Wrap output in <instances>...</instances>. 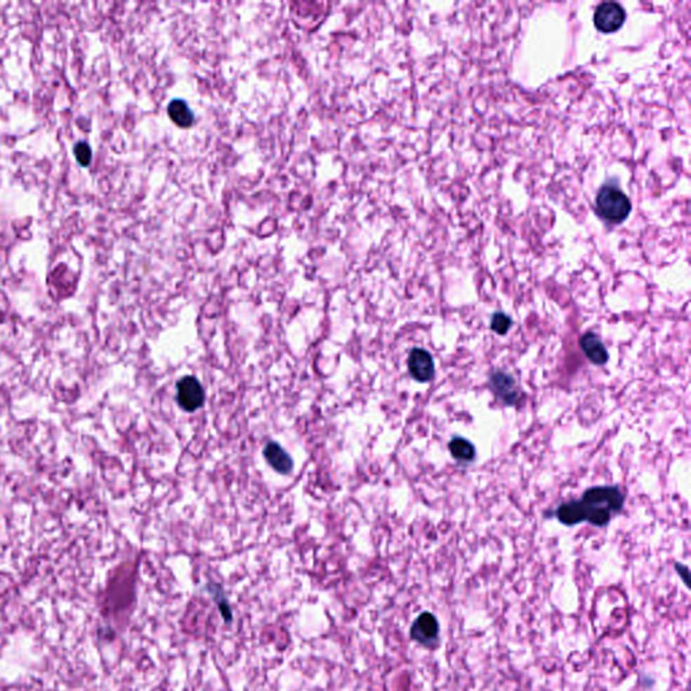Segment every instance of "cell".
<instances>
[{
	"instance_id": "4",
	"label": "cell",
	"mask_w": 691,
	"mask_h": 691,
	"mask_svg": "<svg viewBox=\"0 0 691 691\" xmlns=\"http://www.w3.org/2000/svg\"><path fill=\"white\" fill-rule=\"evenodd\" d=\"M177 401L188 412L197 411L204 402V390L200 382L195 377H184L177 383Z\"/></svg>"
},
{
	"instance_id": "13",
	"label": "cell",
	"mask_w": 691,
	"mask_h": 691,
	"mask_svg": "<svg viewBox=\"0 0 691 691\" xmlns=\"http://www.w3.org/2000/svg\"><path fill=\"white\" fill-rule=\"evenodd\" d=\"M73 150H74V157H76L79 165L86 168L91 164V161H92V149H91V146L88 143H86V142H79V143H76V146H74Z\"/></svg>"
},
{
	"instance_id": "14",
	"label": "cell",
	"mask_w": 691,
	"mask_h": 691,
	"mask_svg": "<svg viewBox=\"0 0 691 691\" xmlns=\"http://www.w3.org/2000/svg\"><path fill=\"white\" fill-rule=\"evenodd\" d=\"M511 326H512V320L509 316H506L502 312L494 313V316L492 319V329L494 332H497L499 335H505L511 329Z\"/></svg>"
},
{
	"instance_id": "9",
	"label": "cell",
	"mask_w": 691,
	"mask_h": 691,
	"mask_svg": "<svg viewBox=\"0 0 691 691\" xmlns=\"http://www.w3.org/2000/svg\"><path fill=\"white\" fill-rule=\"evenodd\" d=\"M263 454H265V458L269 462V465L281 474L291 473V470L294 468V462H292L291 456L284 449H281L279 445H277L275 442H270L266 446Z\"/></svg>"
},
{
	"instance_id": "3",
	"label": "cell",
	"mask_w": 691,
	"mask_h": 691,
	"mask_svg": "<svg viewBox=\"0 0 691 691\" xmlns=\"http://www.w3.org/2000/svg\"><path fill=\"white\" fill-rule=\"evenodd\" d=\"M624 22H625V11L619 3H613V1L603 3L597 7L594 13L595 27L606 34L614 33L619 29H621Z\"/></svg>"
},
{
	"instance_id": "8",
	"label": "cell",
	"mask_w": 691,
	"mask_h": 691,
	"mask_svg": "<svg viewBox=\"0 0 691 691\" xmlns=\"http://www.w3.org/2000/svg\"><path fill=\"white\" fill-rule=\"evenodd\" d=\"M579 346H581L584 354L586 355V358L590 362L598 364V366L607 362V360H609L607 351H606L605 346L603 345V342L594 334H591V332L585 334L581 338Z\"/></svg>"
},
{
	"instance_id": "1",
	"label": "cell",
	"mask_w": 691,
	"mask_h": 691,
	"mask_svg": "<svg viewBox=\"0 0 691 691\" xmlns=\"http://www.w3.org/2000/svg\"><path fill=\"white\" fill-rule=\"evenodd\" d=\"M579 502L586 521L595 527H605L621 511L624 494L616 486H597L586 490Z\"/></svg>"
},
{
	"instance_id": "12",
	"label": "cell",
	"mask_w": 691,
	"mask_h": 691,
	"mask_svg": "<svg viewBox=\"0 0 691 691\" xmlns=\"http://www.w3.org/2000/svg\"><path fill=\"white\" fill-rule=\"evenodd\" d=\"M449 449L451 455L459 462H471L475 456L474 446L467 439L459 437V436L451 439Z\"/></svg>"
},
{
	"instance_id": "5",
	"label": "cell",
	"mask_w": 691,
	"mask_h": 691,
	"mask_svg": "<svg viewBox=\"0 0 691 691\" xmlns=\"http://www.w3.org/2000/svg\"><path fill=\"white\" fill-rule=\"evenodd\" d=\"M411 638L426 645L432 647L439 639V622L432 613H421L411 628Z\"/></svg>"
},
{
	"instance_id": "10",
	"label": "cell",
	"mask_w": 691,
	"mask_h": 691,
	"mask_svg": "<svg viewBox=\"0 0 691 691\" xmlns=\"http://www.w3.org/2000/svg\"><path fill=\"white\" fill-rule=\"evenodd\" d=\"M168 114L177 126L180 127H190L195 121V115L190 108V105L184 100L176 99L172 100L168 107Z\"/></svg>"
},
{
	"instance_id": "11",
	"label": "cell",
	"mask_w": 691,
	"mask_h": 691,
	"mask_svg": "<svg viewBox=\"0 0 691 691\" xmlns=\"http://www.w3.org/2000/svg\"><path fill=\"white\" fill-rule=\"evenodd\" d=\"M556 518L560 522H563L566 525H575V524L585 521L581 502L571 501L562 504L556 509Z\"/></svg>"
},
{
	"instance_id": "2",
	"label": "cell",
	"mask_w": 691,
	"mask_h": 691,
	"mask_svg": "<svg viewBox=\"0 0 691 691\" xmlns=\"http://www.w3.org/2000/svg\"><path fill=\"white\" fill-rule=\"evenodd\" d=\"M631 202L622 190L605 185L601 188L595 199V212L597 215L610 223H621L631 213Z\"/></svg>"
},
{
	"instance_id": "7",
	"label": "cell",
	"mask_w": 691,
	"mask_h": 691,
	"mask_svg": "<svg viewBox=\"0 0 691 691\" xmlns=\"http://www.w3.org/2000/svg\"><path fill=\"white\" fill-rule=\"evenodd\" d=\"M490 388L505 404L513 405L518 402V389L515 381L509 374H505L502 371L494 373L490 377Z\"/></svg>"
},
{
	"instance_id": "6",
	"label": "cell",
	"mask_w": 691,
	"mask_h": 691,
	"mask_svg": "<svg viewBox=\"0 0 691 691\" xmlns=\"http://www.w3.org/2000/svg\"><path fill=\"white\" fill-rule=\"evenodd\" d=\"M408 370L419 382L431 381L435 371L431 354L424 348H414L408 357Z\"/></svg>"
}]
</instances>
